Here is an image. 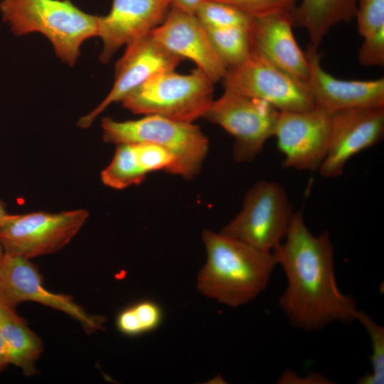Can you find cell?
<instances>
[{
	"mask_svg": "<svg viewBox=\"0 0 384 384\" xmlns=\"http://www.w3.org/2000/svg\"><path fill=\"white\" fill-rule=\"evenodd\" d=\"M358 51V60L363 66L384 65V28L365 37Z\"/></svg>",
	"mask_w": 384,
	"mask_h": 384,
	"instance_id": "obj_27",
	"label": "cell"
},
{
	"mask_svg": "<svg viewBox=\"0 0 384 384\" xmlns=\"http://www.w3.org/2000/svg\"><path fill=\"white\" fill-rule=\"evenodd\" d=\"M150 33L173 53L194 62L215 83L223 79L228 66L195 14L171 7L163 22Z\"/></svg>",
	"mask_w": 384,
	"mask_h": 384,
	"instance_id": "obj_16",
	"label": "cell"
},
{
	"mask_svg": "<svg viewBox=\"0 0 384 384\" xmlns=\"http://www.w3.org/2000/svg\"><path fill=\"white\" fill-rule=\"evenodd\" d=\"M89 217L85 209L9 215L0 228L4 253L27 259L55 253L78 234Z\"/></svg>",
	"mask_w": 384,
	"mask_h": 384,
	"instance_id": "obj_7",
	"label": "cell"
},
{
	"mask_svg": "<svg viewBox=\"0 0 384 384\" xmlns=\"http://www.w3.org/2000/svg\"><path fill=\"white\" fill-rule=\"evenodd\" d=\"M207 258L198 272L197 288L204 296L230 307L257 297L277 266L272 252L259 250L221 233L202 235Z\"/></svg>",
	"mask_w": 384,
	"mask_h": 384,
	"instance_id": "obj_2",
	"label": "cell"
},
{
	"mask_svg": "<svg viewBox=\"0 0 384 384\" xmlns=\"http://www.w3.org/2000/svg\"><path fill=\"white\" fill-rule=\"evenodd\" d=\"M203 0H170L171 7L195 14Z\"/></svg>",
	"mask_w": 384,
	"mask_h": 384,
	"instance_id": "obj_29",
	"label": "cell"
},
{
	"mask_svg": "<svg viewBox=\"0 0 384 384\" xmlns=\"http://www.w3.org/2000/svg\"><path fill=\"white\" fill-rule=\"evenodd\" d=\"M102 138L116 145L151 143L168 150L175 159L174 175L191 179L198 175L208 151L209 141L193 123L145 115L134 120L102 119Z\"/></svg>",
	"mask_w": 384,
	"mask_h": 384,
	"instance_id": "obj_4",
	"label": "cell"
},
{
	"mask_svg": "<svg viewBox=\"0 0 384 384\" xmlns=\"http://www.w3.org/2000/svg\"><path fill=\"white\" fill-rule=\"evenodd\" d=\"M229 4L250 16L270 12H291L299 0H213Z\"/></svg>",
	"mask_w": 384,
	"mask_h": 384,
	"instance_id": "obj_26",
	"label": "cell"
},
{
	"mask_svg": "<svg viewBox=\"0 0 384 384\" xmlns=\"http://www.w3.org/2000/svg\"><path fill=\"white\" fill-rule=\"evenodd\" d=\"M195 15L206 28L242 27L249 28L251 16L223 2L203 0Z\"/></svg>",
	"mask_w": 384,
	"mask_h": 384,
	"instance_id": "obj_23",
	"label": "cell"
},
{
	"mask_svg": "<svg viewBox=\"0 0 384 384\" xmlns=\"http://www.w3.org/2000/svg\"><path fill=\"white\" fill-rule=\"evenodd\" d=\"M384 134V107L354 108L331 114L327 153L319 168L321 176L338 177L354 155L379 142Z\"/></svg>",
	"mask_w": 384,
	"mask_h": 384,
	"instance_id": "obj_13",
	"label": "cell"
},
{
	"mask_svg": "<svg viewBox=\"0 0 384 384\" xmlns=\"http://www.w3.org/2000/svg\"><path fill=\"white\" fill-rule=\"evenodd\" d=\"M279 112L266 101L224 89L203 118L234 137L233 158L246 162L254 159L273 137Z\"/></svg>",
	"mask_w": 384,
	"mask_h": 384,
	"instance_id": "obj_8",
	"label": "cell"
},
{
	"mask_svg": "<svg viewBox=\"0 0 384 384\" xmlns=\"http://www.w3.org/2000/svg\"><path fill=\"white\" fill-rule=\"evenodd\" d=\"M110 164L102 171L100 178L107 186L124 189L140 183L149 174L136 143L117 145Z\"/></svg>",
	"mask_w": 384,
	"mask_h": 384,
	"instance_id": "obj_20",
	"label": "cell"
},
{
	"mask_svg": "<svg viewBox=\"0 0 384 384\" xmlns=\"http://www.w3.org/2000/svg\"><path fill=\"white\" fill-rule=\"evenodd\" d=\"M290 12L279 11L251 16L249 33L252 51L266 58L287 73L304 81L309 76L305 52L292 32Z\"/></svg>",
	"mask_w": 384,
	"mask_h": 384,
	"instance_id": "obj_17",
	"label": "cell"
},
{
	"mask_svg": "<svg viewBox=\"0 0 384 384\" xmlns=\"http://www.w3.org/2000/svg\"><path fill=\"white\" fill-rule=\"evenodd\" d=\"M278 383H313L329 384V380L318 373H311L304 377L300 378L296 372L292 370H285L277 380Z\"/></svg>",
	"mask_w": 384,
	"mask_h": 384,
	"instance_id": "obj_28",
	"label": "cell"
},
{
	"mask_svg": "<svg viewBox=\"0 0 384 384\" xmlns=\"http://www.w3.org/2000/svg\"><path fill=\"white\" fill-rule=\"evenodd\" d=\"M222 81L224 89L266 101L279 112H302L315 107L306 81L255 52L228 68Z\"/></svg>",
	"mask_w": 384,
	"mask_h": 384,
	"instance_id": "obj_9",
	"label": "cell"
},
{
	"mask_svg": "<svg viewBox=\"0 0 384 384\" xmlns=\"http://www.w3.org/2000/svg\"><path fill=\"white\" fill-rule=\"evenodd\" d=\"M206 29L215 50L228 68L244 61L251 54L249 28L226 27Z\"/></svg>",
	"mask_w": 384,
	"mask_h": 384,
	"instance_id": "obj_21",
	"label": "cell"
},
{
	"mask_svg": "<svg viewBox=\"0 0 384 384\" xmlns=\"http://www.w3.org/2000/svg\"><path fill=\"white\" fill-rule=\"evenodd\" d=\"M10 364L9 353L4 339V337L0 332V371L4 369Z\"/></svg>",
	"mask_w": 384,
	"mask_h": 384,
	"instance_id": "obj_30",
	"label": "cell"
},
{
	"mask_svg": "<svg viewBox=\"0 0 384 384\" xmlns=\"http://www.w3.org/2000/svg\"><path fill=\"white\" fill-rule=\"evenodd\" d=\"M7 215H8V213L6 211L5 206L0 199V228L2 225Z\"/></svg>",
	"mask_w": 384,
	"mask_h": 384,
	"instance_id": "obj_31",
	"label": "cell"
},
{
	"mask_svg": "<svg viewBox=\"0 0 384 384\" xmlns=\"http://www.w3.org/2000/svg\"><path fill=\"white\" fill-rule=\"evenodd\" d=\"M331 114L314 107L302 112H279L274 135L285 168L319 169L327 153Z\"/></svg>",
	"mask_w": 384,
	"mask_h": 384,
	"instance_id": "obj_12",
	"label": "cell"
},
{
	"mask_svg": "<svg viewBox=\"0 0 384 384\" xmlns=\"http://www.w3.org/2000/svg\"><path fill=\"white\" fill-rule=\"evenodd\" d=\"M183 60L151 33L130 43L115 64L114 84L110 91L95 109L79 119L77 126L82 129L90 127L110 105L121 102L152 76L176 70Z\"/></svg>",
	"mask_w": 384,
	"mask_h": 384,
	"instance_id": "obj_11",
	"label": "cell"
},
{
	"mask_svg": "<svg viewBox=\"0 0 384 384\" xmlns=\"http://www.w3.org/2000/svg\"><path fill=\"white\" fill-rule=\"evenodd\" d=\"M0 14L16 36L43 35L70 67L76 64L82 43L98 36L100 16L82 11L70 0H1Z\"/></svg>",
	"mask_w": 384,
	"mask_h": 384,
	"instance_id": "obj_3",
	"label": "cell"
},
{
	"mask_svg": "<svg viewBox=\"0 0 384 384\" xmlns=\"http://www.w3.org/2000/svg\"><path fill=\"white\" fill-rule=\"evenodd\" d=\"M304 52L310 70L306 83L316 108L331 114L349 109L384 107V78L338 79L322 68L317 47L309 43Z\"/></svg>",
	"mask_w": 384,
	"mask_h": 384,
	"instance_id": "obj_15",
	"label": "cell"
},
{
	"mask_svg": "<svg viewBox=\"0 0 384 384\" xmlns=\"http://www.w3.org/2000/svg\"><path fill=\"white\" fill-rule=\"evenodd\" d=\"M358 0H299L290 12L293 26L304 28L310 44L319 48L336 26L355 18Z\"/></svg>",
	"mask_w": 384,
	"mask_h": 384,
	"instance_id": "obj_18",
	"label": "cell"
},
{
	"mask_svg": "<svg viewBox=\"0 0 384 384\" xmlns=\"http://www.w3.org/2000/svg\"><path fill=\"white\" fill-rule=\"evenodd\" d=\"M4 254V248H3V246H2V245H1V243L0 242V260H1V257H3Z\"/></svg>",
	"mask_w": 384,
	"mask_h": 384,
	"instance_id": "obj_32",
	"label": "cell"
},
{
	"mask_svg": "<svg viewBox=\"0 0 384 384\" xmlns=\"http://www.w3.org/2000/svg\"><path fill=\"white\" fill-rule=\"evenodd\" d=\"M42 277L30 259L4 253L0 260V300L15 309L23 302H35L61 311L78 321L91 334L101 330L105 318L87 313L69 295L46 289Z\"/></svg>",
	"mask_w": 384,
	"mask_h": 384,
	"instance_id": "obj_10",
	"label": "cell"
},
{
	"mask_svg": "<svg viewBox=\"0 0 384 384\" xmlns=\"http://www.w3.org/2000/svg\"><path fill=\"white\" fill-rule=\"evenodd\" d=\"M355 18L363 37L384 28V0H358Z\"/></svg>",
	"mask_w": 384,
	"mask_h": 384,
	"instance_id": "obj_25",
	"label": "cell"
},
{
	"mask_svg": "<svg viewBox=\"0 0 384 384\" xmlns=\"http://www.w3.org/2000/svg\"><path fill=\"white\" fill-rule=\"evenodd\" d=\"M356 320L367 331L371 342L370 362L372 370L358 380V384H383L384 382V329L366 312L358 309Z\"/></svg>",
	"mask_w": 384,
	"mask_h": 384,
	"instance_id": "obj_24",
	"label": "cell"
},
{
	"mask_svg": "<svg viewBox=\"0 0 384 384\" xmlns=\"http://www.w3.org/2000/svg\"><path fill=\"white\" fill-rule=\"evenodd\" d=\"M214 84L198 68L188 74L169 70L148 79L121 103L133 114L193 123L203 118L214 100Z\"/></svg>",
	"mask_w": 384,
	"mask_h": 384,
	"instance_id": "obj_5",
	"label": "cell"
},
{
	"mask_svg": "<svg viewBox=\"0 0 384 384\" xmlns=\"http://www.w3.org/2000/svg\"><path fill=\"white\" fill-rule=\"evenodd\" d=\"M171 7L170 0H112L110 12L100 18V61L107 63L122 46L149 34L163 22Z\"/></svg>",
	"mask_w": 384,
	"mask_h": 384,
	"instance_id": "obj_14",
	"label": "cell"
},
{
	"mask_svg": "<svg viewBox=\"0 0 384 384\" xmlns=\"http://www.w3.org/2000/svg\"><path fill=\"white\" fill-rule=\"evenodd\" d=\"M163 318L157 303L143 300L123 309L117 317L118 330L128 336H137L156 329Z\"/></svg>",
	"mask_w": 384,
	"mask_h": 384,
	"instance_id": "obj_22",
	"label": "cell"
},
{
	"mask_svg": "<svg viewBox=\"0 0 384 384\" xmlns=\"http://www.w3.org/2000/svg\"><path fill=\"white\" fill-rule=\"evenodd\" d=\"M0 332L9 350L10 364L20 368L25 375L36 374L35 365L43 351V342L15 309L1 300Z\"/></svg>",
	"mask_w": 384,
	"mask_h": 384,
	"instance_id": "obj_19",
	"label": "cell"
},
{
	"mask_svg": "<svg viewBox=\"0 0 384 384\" xmlns=\"http://www.w3.org/2000/svg\"><path fill=\"white\" fill-rule=\"evenodd\" d=\"M287 284L279 306L290 324L308 331L356 321L353 297L336 283L334 247L328 231L313 235L301 211H294L282 242L272 252Z\"/></svg>",
	"mask_w": 384,
	"mask_h": 384,
	"instance_id": "obj_1",
	"label": "cell"
},
{
	"mask_svg": "<svg viewBox=\"0 0 384 384\" xmlns=\"http://www.w3.org/2000/svg\"><path fill=\"white\" fill-rule=\"evenodd\" d=\"M294 212L282 186L260 181L247 193L239 213L220 233L259 250L272 252L284 239Z\"/></svg>",
	"mask_w": 384,
	"mask_h": 384,
	"instance_id": "obj_6",
	"label": "cell"
}]
</instances>
